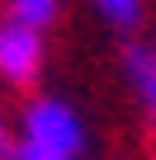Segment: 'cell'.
Listing matches in <instances>:
<instances>
[{"instance_id": "obj_1", "label": "cell", "mask_w": 156, "mask_h": 160, "mask_svg": "<svg viewBox=\"0 0 156 160\" xmlns=\"http://www.w3.org/2000/svg\"><path fill=\"white\" fill-rule=\"evenodd\" d=\"M14 141L43 146V151L66 155V160H85L90 127H85L81 108L71 99H62V94H29L24 108H19V122H14Z\"/></svg>"}, {"instance_id": "obj_2", "label": "cell", "mask_w": 156, "mask_h": 160, "mask_svg": "<svg viewBox=\"0 0 156 160\" xmlns=\"http://www.w3.org/2000/svg\"><path fill=\"white\" fill-rule=\"evenodd\" d=\"M47 71V33L0 14V85L33 90Z\"/></svg>"}, {"instance_id": "obj_3", "label": "cell", "mask_w": 156, "mask_h": 160, "mask_svg": "<svg viewBox=\"0 0 156 160\" xmlns=\"http://www.w3.org/2000/svg\"><path fill=\"white\" fill-rule=\"evenodd\" d=\"M118 71H123V80H128V90H132L142 118L156 127V42L128 38V42H123V57H118Z\"/></svg>"}, {"instance_id": "obj_4", "label": "cell", "mask_w": 156, "mask_h": 160, "mask_svg": "<svg viewBox=\"0 0 156 160\" xmlns=\"http://www.w3.org/2000/svg\"><path fill=\"white\" fill-rule=\"evenodd\" d=\"M85 5L114 28V33H137L147 19V0H85Z\"/></svg>"}, {"instance_id": "obj_5", "label": "cell", "mask_w": 156, "mask_h": 160, "mask_svg": "<svg viewBox=\"0 0 156 160\" xmlns=\"http://www.w3.org/2000/svg\"><path fill=\"white\" fill-rule=\"evenodd\" d=\"M5 14L14 24H29V28L47 33L57 24V14H62V0H5Z\"/></svg>"}, {"instance_id": "obj_6", "label": "cell", "mask_w": 156, "mask_h": 160, "mask_svg": "<svg viewBox=\"0 0 156 160\" xmlns=\"http://www.w3.org/2000/svg\"><path fill=\"white\" fill-rule=\"evenodd\" d=\"M5 160H66V155H52V151H43V146H29V141H14Z\"/></svg>"}, {"instance_id": "obj_7", "label": "cell", "mask_w": 156, "mask_h": 160, "mask_svg": "<svg viewBox=\"0 0 156 160\" xmlns=\"http://www.w3.org/2000/svg\"><path fill=\"white\" fill-rule=\"evenodd\" d=\"M10 146H14V132H10V122H5V113H0V160L10 155Z\"/></svg>"}]
</instances>
